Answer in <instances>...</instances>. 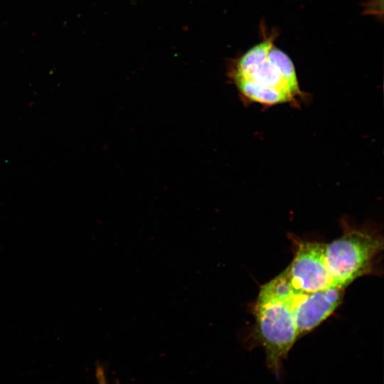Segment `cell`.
<instances>
[{"mask_svg":"<svg viewBox=\"0 0 384 384\" xmlns=\"http://www.w3.org/2000/svg\"><path fill=\"white\" fill-rule=\"evenodd\" d=\"M231 78L240 96L247 102L265 106L298 105L305 97L294 65L274 63L267 56L251 65L235 67Z\"/></svg>","mask_w":384,"mask_h":384,"instance_id":"obj_2","label":"cell"},{"mask_svg":"<svg viewBox=\"0 0 384 384\" xmlns=\"http://www.w3.org/2000/svg\"><path fill=\"white\" fill-rule=\"evenodd\" d=\"M273 46L272 39L269 38L248 50L237 62L235 67L242 68L257 63L265 60Z\"/></svg>","mask_w":384,"mask_h":384,"instance_id":"obj_6","label":"cell"},{"mask_svg":"<svg viewBox=\"0 0 384 384\" xmlns=\"http://www.w3.org/2000/svg\"><path fill=\"white\" fill-rule=\"evenodd\" d=\"M325 244L300 242L291 264L286 268L289 280L298 295L329 287L332 279L325 260Z\"/></svg>","mask_w":384,"mask_h":384,"instance_id":"obj_4","label":"cell"},{"mask_svg":"<svg viewBox=\"0 0 384 384\" xmlns=\"http://www.w3.org/2000/svg\"><path fill=\"white\" fill-rule=\"evenodd\" d=\"M95 375L97 384H109L105 370L101 366H97Z\"/></svg>","mask_w":384,"mask_h":384,"instance_id":"obj_7","label":"cell"},{"mask_svg":"<svg viewBox=\"0 0 384 384\" xmlns=\"http://www.w3.org/2000/svg\"><path fill=\"white\" fill-rule=\"evenodd\" d=\"M345 287L331 285L322 290L299 295L294 304L298 336L312 331L342 302Z\"/></svg>","mask_w":384,"mask_h":384,"instance_id":"obj_5","label":"cell"},{"mask_svg":"<svg viewBox=\"0 0 384 384\" xmlns=\"http://www.w3.org/2000/svg\"><path fill=\"white\" fill-rule=\"evenodd\" d=\"M383 245L379 235L358 230H350L325 244V260L333 285L346 288L368 274Z\"/></svg>","mask_w":384,"mask_h":384,"instance_id":"obj_3","label":"cell"},{"mask_svg":"<svg viewBox=\"0 0 384 384\" xmlns=\"http://www.w3.org/2000/svg\"><path fill=\"white\" fill-rule=\"evenodd\" d=\"M297 297L279 294L262 285L254 306V336L264 348L267 366L276 376L299 337L293 310Z\"/></svg>","mask_w":384,"mask_h":384,"instance_id":"obj_1","label":"cell"}]
</instances>
